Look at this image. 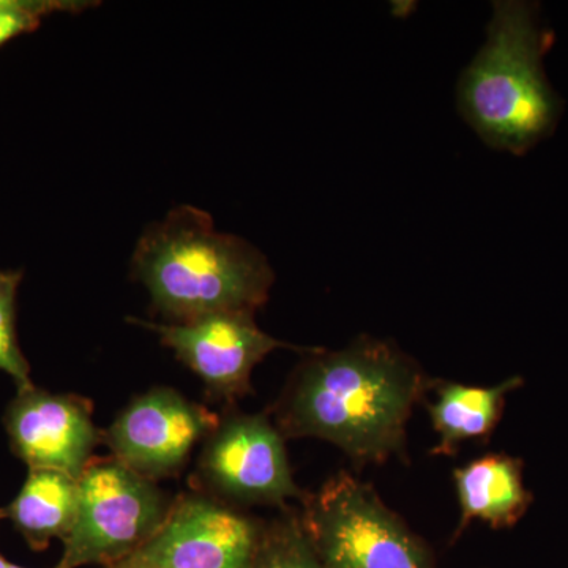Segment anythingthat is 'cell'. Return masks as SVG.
<instances>
[{
    "mask_svg": "<svg viewBox=\"0 0 568 568\" xmlns=\"http://www.w3.org/2000/svg\"><path fill=\"white\" fill-rule=\"evenodd\" d=\"M433 384L394 343L361 336L338 351L306 349L272 414L284 439L316 437L357 465H383L406 454L407 422Z\"/></svg>",
    "mask_w": 568,
    "mask_h": 568,
    "instance_id": "cell-1",
    "label": "cell"
},
{
    "mask_svg": "<svg viewBox=\"0 0 568 568\" xmlns=\"http://www.w3.org/2000/svg\"><path fill=\"white\" fill-rule=\"evenodd\" d=\"M551 44L537 2L493 3L487 40L457 89L459 112L489 148L525 155L558 129L564 102L544 67Z\"/></svg>",
    "mask_w": 568,
    "mask_h": 568,
    "instance_id": "cell-2",
    "label": "cell"
},
{
    "mask_svg": "<svg viewBox=\"0 0 568 568\" xmlns=\"http://www.w3.org/2000/svg\"><path fill=\"white\" fill-rule=\"evenodd\" d=\"M133 274L173 323L215 313H252L267 302L275 274L263 253L219 233L209 213L182 205L138 242Z\"/></svg>",
    "mask_w": 568,
    "mask_h": 568,
    "instance_id": "cell-3",
    "label": "cell"
},
{
    "mask_svg": "<svg viewBox=\"0 0 568 568\" xmlns=\"http://www.w3.org/2000/svg\"><path fill=\"white\" fill-rule=\"evenodd\" d=\"M301 503L298 523L324 568H437L424 538L346 470Z\"/></svg>",
    "mask_w": 568,
    "mask_h": 568,
    "instance_id": "cell-4",
    "label": "cell"
},
{
    "mask_svg": "<svg viewBox=\"0 0 568 568\" xmlns=\"http://www.w3.org/2000/svg\"><path fill=\"white\" fill-rule=\"evenodd\" d=\"M77 518L63 540V568H110L132 558L166 521L173 500L115 458H93L78 478Z\"/></svg>",
    "mask_w": 568,
    "mask_h": 568,
    "instance_id": "cell-5",
    "label": "cell"
},
{
    "mask_svg": "<svg viewBox=\"0 0 568 568\" xmlns=\"http://www.w3.org/2000/svg\"><path fill=\"white\" fill-rule=\"evenodd\" d=\"M196 491L231 506H272L286 510L304 499L294 481L284 436L271 413H231L220 418L197 458Z\"/></svg>",
    "mask_w": 568,
    "mask_h": 568,
    "instance_id": "cell-6",
    "label": "cell"
},
{
    "mask_svg": "<svg viewBox=\"0 0 568 568\" xmlns=\"http://www.w3.org/2000/svg\"><path fill=\"white\" fill-rule=\"evenodd\" d=\"M265 523L205 493L173 500L159 532L126 562L144 568H252Z\"/></svg>",
    "mask_w": 568,
    "mask_h": 568,
    "instance_id": "cell-7",
    "label": "cell"
},
{
    "mask_svg": "<svg viewBox=\"0 0 568 568\" xmlns=\"http://www.w3.org/2000/svg\"><path fill=\"white\" fill-rule=\"evenodd\" d=\"M220 417L170 387L134 396L103 432L111 457L156 481L175 477Z\"/></svg>",
    "mask_w": 568,
    "mask_h": 568,
    "instance_id": "cell-8",
    "label": "cell"
},
{
    "mask_svg": "<svg viewBox=\"0 0 568 568\" xmlns=\"http://www.w3.org/2000/svg\"><path fill=\"white\" fill-rule=\"evenodd\" d=\"M134 323L156 332L216 402L252 394V373L272 351L287 347L257 327L252 313H215L186 323Z\"/></svg>",
    "mask_w": 568,
    "mask_h": 568,
    "instance_id": "cell-9",
    "label": "cell"
},
{
    "mask_svg": "<svg viewBox=\"0 0 568 568\" xmlns=\"http://www.w3.org/2000/svg\"><path fill=\"white\" fill-rule=\"evenodd\" d=\"M92 403L73 394L18 388L6 414L10 447L29 469H51L80 478L103 443Z\"/></svg>",
    "mask_w": 568,
    "mask_h": 568,
    "instance_id": "cell-10",
    "label": "cell"
},
{
    "mask_svg": "<svg viewBox=\"0 0 568 568\" xmlns=\"http://www.w3.org/2000/svg\"><path fill=\"white\" fill-rule=\"evenodd\" d=\"M455 487L462 508L458 532L474 521L491 528H511L525 517L532 495L525 485L521 459L489 454L454 470Z\"/></svg>",
    "mask_w": 568,
    "mask_h": 568,
    "instance_id": "cell-11",
    "label": "cell"
},
{
    "mask_svg": "<svg viewBox=\"0 0 568 568\" xmlns=\"http://www.w3.org/2000/svg\"><path fill=\"white\" fill-rule=\"evenodd\" d=\"M521 386L519 376L491 387L435 379L436 398L426 406L433 428L439 436L433 454L454 457L463 443L487 440L503 417L508 394Z\"/></svg>",
    "mask_w": 568,
    "mask_h": 568,
    "instance_id": "cell-12",
    "label": "cell"
},
{
    "mask_svg": "<svg viewBox=\"0 0 568 568\" xmlns=\"http://www.w3.org/2000/svg\"><path fill=\"white\" fill-rule=\"evenodd\" d=\"M78 478L59 470L29 469L21 491L2 517L10 518L33 551H44L54 538L65 540L77 518Z\"/></svg>",
    "mask_w": 568,
    "mask_h": 568,
    "instance_id": "cell-13",
    "label": "cell"
},
{
    "mask_svg": "<svg viewBox=\"0 0 568 568\" xmlns=\"http://www.w3.org/2000/svg\"><path fill=\"white\" fill-rule=\"evenodd\" d=\"M252 568H324L310 547L298 515L284 510L282 518L265 525Z\"/></svg>",
    "mask_w": 568,
    "mask_h": 568,
    "instance_id": "cell-14",
    "label": "cell"
},
{
    "mask_svg": "<svg viewBox=\"0 0 568 568\" xmlns=\"http://www.w3.org/2000/svg\"><path fill=\"white\" fill-rule=\"evenodd\" d=\"M14 276H0V369L9 373L18 388L32 386L29 365L14 335Z\"/></svg>",
    "mask_w": 568,
    "mask_h": 568,
    "instance_id": "cell-15",
    "label": "cell"
},
{
    "mask_svg": "<svg viewBox=\"0 0 568 568\" xmlns=\"http://www.w3.org/2000/svg\"><path fill=\"white\" fill-rule=\"evenodd\" d=\"M36 24V17L29 11H3L0 13V44L18 33L29 31Z\"/></svg>",
    "mask_w": 568,
    "mask_h": 568,
    "instance_id": "cell-16",
    "label": "cell"
},
{
    "mask_svg": "<svg viewBox=\"0 0 568 568\" xmlns=\"http://www.w3.org/2000/svg\"><path fill=\"white\" fill-rule=\"evenodd\" d=\"M52 9V3L47 7H40L39 3L18 2V0H0V13L3 11H29L36 13L37 10Z\"/></svg>",
    "mask_w": 568,
    "mask_h": 568,
    "instance_id": "cell-17",
    "label": "cell"
},
{
    "mask_svg": "<svg viewBox=\"0 0 568 568\" xmlns=\"http://www.w3.org/2000/svg\"><path fill=\"white\" fill-rule=\"evenodd\" d=\"M0 568H24V567L17 566V564L10 562V560H7L6 558H3L2 555H0ZM54 568H63V567L61 566V564H58V566H55Z\"/></svg>",
    "mask_w": 568,
    "mask_h": 568,
    "instance_id": "cell-18",
    "label": "cell"
},
{
    "mask_svg": "<svg viewBox=\"0 0 568 568\" xmlns=\"http://www.w3.org/2000/svg\"><path fill=\"white\" fill-rule=\"evenodd\" d=\"M110 568H144L140 566H134V564L126 562V560H123V562L118 564V566H112Z\"/></svg>",
    "mask_w": 568,
    "mask_h": 568,
    "instance_id": "cell-19",
    "label": "cell"
},
{
    "mask_svg": "<svg viewBox=\"0 0 568 568\" xmlns=\"http://www.w3.org/2000/svg\"><path fill=\"white\" fill-rule=\"evenodd\" d=\"M0 518H2V510H0Z\"/></svg>",
    "mask_w": 568,
    "mask_h": 568,
    "instance_id": "cell-20",
    "label": "cell"
}]
</instances>
